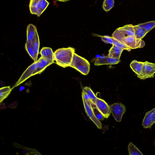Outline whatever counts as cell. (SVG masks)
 <instances>
[{"label":"cell","mask_w":155,"mask_h":155,"mask_svg":"<svg viewBox=\"0 0 155 155\" xmlns=\"http://www.w3.org/2000/svg\"><path fill=\"white\" fill-rule=\"evenodd\" d=\"M69 0H58V1H60V2H66V1H68Z\"/></svg>","instance_id":"obj_32"},{"label":"cell","mask_w":155,"mask_h":155,"mask_svg":"<svg viewBox=\"0 0 155 155\" xmlns=\"http://www.w3.org/2000/svg\"><path fill=\"white\" fill-rule=\"evenodd\" d=\"M95 105L97 109L105 118H108L111 113L110 107L104 100L97 97Z\"/></svg>","instance_id":"obj_10"},{"label":"cell","mask_w":155,"mask_h":155,"mask_svg":"<svg viewBox=\"0 0 155 155\" xmlns=\"http://www.w3.org/2000/svg\"><path fill=\"white\" fill-rule=\"evenodd\" d=\"M134 26L132 24L127 25L117 28L112 34V37L120 41L124 38L134 36Z\"/></svg>","instance_id":"obj_3"},{"label":"cell","mask_w":155,"mask_h":155,"mask_svg":"<svg viewBox=\"0 0 155 155\" xmlns=\"http://www.w3.org/2000/svg\"><path fill=\"white\" fill-rule=\"evenodd\" d=\"M38 68L35 72L33 76L42 72L47 67L52 63L45 59L41 57L38 60Z\"/></svg>","instance_id":"obj_14"},{"label":"cell","mask_w":155,"mask_h":155,"mask_svg":"<svg viewBox=\"0 0 155 155\" xmlns=\"http://www.w3.org/2000/svg\"><path fill=\"white\" fill-rule=\"evenodd\" d=\"M84 75H87L90 71V64L86 59L74 53L70 65Z\"/></svg>","instance_id":"obj_2"},{"label":"cell","mask_w":155,"mask_h":155,"mask_svg":"<svg viewBox=\"0 0 155 155\" xmlns=\"http://www.w3.org/2000/svg\"><path fill=\"white\" fill-rule=\"evenodd\" d=\"M7 107H8L5 105L4 103H1L0 107V109L1 110L6 109L7 108Z\"/></svg>","instance_id":"obj_31"},{"label":"cell","mask_w":155,"mask_h":155,"mask_svg":"<svg viewBox=\"0 0 155 155\" xmlns=\"http://www.w3.org/2000/svg\"><path fill=\"white\" fill-rule=\"evenodd\" d=\"M83 90L88 94L91 101L93 103L95 104L96 100L97 97L95 95L91 89L89 87H85L83 88Z\"/></svg>","instance_id":"obj_25"},{"label":"cell","mask_w":155,"mask_h":155,"mask_svg":"<svg viewBox=\"0 0 155 155\" xmlns=\"http://www.w3.org/2000/svg\"><path fill=\"white\" fill-rule=\"evenodd\" d=\"M144 64V62L133 60L130 63V66L133 71L137 75L141 73Z\"/></svg>","instance_id":"obj_16"},{"label":"cell","mask_w":155,"mask_h":155,"mask_svg":"<svg viewBox=\"0 0 155 155\" xmlns=\"http://www.w3.org/2000/svg\"><path fill=\"white\" fill-rule=\"evenodd\" d=\"M49 4L46 0H30L29 5L30 13L39 17Z\"/></svg>","instance_id":"obj_4"},{"label":"cell","mask_w":155,"mask_h":155,"mask_svg":"<svg viewBox=\"0 0 155 155\" xmlns=\"http://www.w3.org/2000/svg\"><path fill=\"white\" fill-rule=\"evenodd\" d=\"M38 62L37 61L28 66L21 75L12 88V89L22 84L31 77L33 76L34 74L38 68Z\"/></svg>","instance_id":"obj_6"},{"label":"cell","mask_w":155,"mask_h":155,"mask_svg":"<svg viewBox=\"0 0 155 155\" xmlns=\"http://www.w3.org/2000/svg\"><path fill=\"white\" fill-rule=\"evenodd\" d=\"M25 48L31 58L34 60V62L38 60L35 57L32 45V41H27L25 44Z\"/></svg>","instance_id":"obj_21"},{"label":"cell","mask_w":155,"mask_h":155,"mask_svg":"<svg viewBox=\"0 0 155 155\" xmlns=\"http://www.w3.org/2000/svg\"><path fill=\"white\" fill-rule=\"evenodd\" d=\"M128 150L130 155H143L139 150L131 142L128 144Z\"/></svg>","instance_id":"obj_22"},{"label":"cell","mask_w":155,"mask_h":155,"mask_svg":"<svg viewBox=\"0 0 155 155\" xmlns=\"http://www.w3.org/2000/svg\"><path fill=\"white\" fill-rule=\"evenodd\" d=\"M39 53L41 57L51 62L52 64L54 62V52L52 49L49 47H43Z\"/></svg>","instance_id":"obj_13"},{"label":"cell","mask_w":155,"mask_h":155,"mask_svg":"<svg viewBox=\"0 0 155 155\" xmlns=\"http://www.w3.org/2000/svg\"><path fill=\"white\" fill-rule=\"evenodd\" d=\"M134 36L138 39H142L148 32L144 28L140 27L138 25L134 27Z\"/></svg>","instance_id":"obj_18"},{"label":"cell","mask_w":155,"mask_h":155,"mask_svg":"<svg viewBox=\"0 0 155 155\" xmlns=\"http://www.w3.org/2000/svg\"><path fill=\"white\" fill-rule=\"evenodd\" d=\"M82 98L84 107L87 114L97 127L99 129H101L102 127L101 123L100 120L96 117L93 110L92 104L93 103L91 102H87L84 98Z\"/></svg>","instance_id":"obj_9"},{"label":"cell","mask_w":155,"mask_h":155,"mask_svg":"<svg viewBox=\"0 0 155 155\" xmlns=\"http://www.w3.org/2000/svg\"><path fill=\"white\" fill-rule=\"evenodd\" d=\"M82 98H84L87 102L93 103L88 94L83 90L82 91Z\"/></svg>","instance_id":"obj_29"},{"label":"cell","mask_w":155,"mask_h":155,"mask_svg":"<svg viewBox=\"0 0 155 155\" xmlns=\"http://www.w3.org/2000/svg\"><path fill=\"white\" fill-rule=\"evenodd\" d=\"M74 51V48L71 47L60 48L56 50L54 54L56 64L63 68L70 66Z\"/></svg>","instance_id":"obj_1"},{"label":"cell","mask_w":155,"mask_h":155,"mask_svg":"<svg viewBox=\"0 0 155 155\" xmlns=\"http://www.w3.org/2000/svg\"><path fill=\"white\" fill-rule=\"evenodd\" d=\"M37 31L36 27L32 24H30L27 27V41H32Z\"/></svg>","instance_id":"obj_17"},{"label":"cell","mask_w":155,"mask_h":155,"mask_svg":"<svg viewBox=\"0 0 155 155\" xmlns=\"http://www.w3.org/2000/svg\"><path fill=\"white\" fill-rule=\"evenodd\" d=\"M32 45L36 58L37 59L40 46L39 38L37 31L36 32L34 38L32 41Z\"/></svg>","instance_id":"obj_19"},{"label":"cell","mask_w":155,"mask_h":155,"mask_svg":"<svg viewBox=\"0 0 155 155\" xmlns=\"http://www.w3.org/2000/svg\"><path fill=\"white\" fill-rule=\"evenodd\" d=\"M120 61V59L114 58L109 56H102L95 58L94 64L99 66L105 64H115Z\"/></svg>","instance_id":"obj_12"},{"label":"cell","mask_w":155,"mask_h":155,"mask_svg":"<svg viewBox=\"0 0 155 155\" xmlns=\"http://www.w3.org/2000/svg\"><path fill=\"white\" fill-rule=\"evenodd\" d=\"M18 105V101H15L14 102L8 105V107L14 109L16 108Z\"/></svg>","instance_id":"obj_30"},{"label":"cell","mask_w":155,"mask_h":155,"mask_svg":"<svg viewBox=\"0 0 155 155\" xmlns=\"http://www.w3.org/2000/svg\"><path fill=\"white\" fill-rule=\"evenodd\" d=\"M138 25L140 27L144 28L148 32H149L155 27V21H150L139 24Z\"/></svg>","instance_id":"obj_23"},{"label":"cell","mask_w":155,"mask_h":155,"mask_svg":"<svg viewBox=\"0 0 155 155\" xmlns=\"http://www.w3.org/2000/svg\"><path fill=\"white\" fill-rule=\"evenodd\" d=\"M155 73V63L146 61L144 62L141 73L137 76L140 79L144 80L147 78H153Z\"/></svg>","instance_id":"obj_5"},{"label":"cell","mask_w":155,"mask_h":155,"mask_svg":"<svg viewBox=\"0 0 155 155\" xmlns=\"http://www.w3.org/2000/svg\"><path fill=\"white\" fill-rule=\"evenodd\" d=\"M155 123V107L147 112L143 119L142 125L145 128H151Z\"/></svg>","instance_id":"obj_11"},{"label":"cell","mask_w":155,"mask_h":155,"mask_svg":"<svg viewBox=\"0 0 155 155\" xmlns=\"http://www.w3.org/2000/svg\"><path fill=\"white\" fill-rule=\"evenodd\" d=\"M123 50L113 44L109 51L108 56L114 58L120 59Z\"/></svg>","instance_id":"obj_15"},{"label":"cell","mask_w":155,"mask_h":155,"mask_svg":"<svg viewBox=\"0 0 155 155\" xmlns=\"http://www.w3.org/2000/svg\"><path fill=\"white\" fill-rule=\"evenodd\" d=\"M113 39L114 41L113 44L115 45L123 50H125L129 51H130L131 49L127 47L121 41L117 40L113 37Z\"/></svg>","instance_id":"obj_26"},{"label":"cell","mask_w":155,"mask_h":155,"mask_svg":"<svg viewBox=\"0 0 155 155\" xmlns=\"http://www.w3.org/2000/svg\"><path fill=\"white\" fill-rule=\"evenodd\" d=\"M130 49L142 48L145 44L142 39L137 38L134 36H130L122 39L120 41Z\"/></svg>","instance_id":"obj_7"},{"label":"cell","mask_w":155,"mask_h":155,"mask_svg":"<svg viewBox=\"0 0 155 155\" xmlns=\"http://www.w3.org/2000/svg\"><path fill=\"white\" fill-rule=\"evenodd\" d=\"M111 112L116 120L121 121L123 114L126 111L125 106L121 103H115L110 106Z\"/></svg>","instance_id":"obj_8"},{"label":"cell","mask_w":155,"mask_h":155,"mask_svg":"<svg viewBox=\"0 0 155 155\" xmlns=\"http://www.w3.org/2000/svg\"><path fill=\"white\" fill-rule=\"evenodd\" d=\"M114 0H104L103 2L102 7L106 12L110 11L114 6Z\"/></svg>","instance_id":"obj_24"},{"label":"cell","mask_w":155,"mask_h":155,"mask_svg":"<svg viewBox=\"0 0 155 155\" xmlns=\"http://www.w3.org/2000/svg\"><path fill=\"white\" fill-rule=\"evenodd\" d=\"M94 36H97L101 38L102 41L106 43L113 44L114 41L112 37H110L108 36H102L96 34H94Z\"/></svg>","instance_id":"obj_28"},{"label":"cell","mask_w":155,"mask_h":155,"mask_svg":"<svg viewBox=\"0 0 155 155\" xmlns=\"http://www.w3.org/2000/svg\"><path fill=\"white\" fill-rule=\"evenodd\" d=\"M92 107L94 113L96 117L100 120H103L105 117L97 109L95 105L93 103H92Z\"/></svg>","instance_id":"obj_27"},{"label":"cell","mask_w":155,"mask_h":155,"mask_svg":"<svg viewBox=\"0 0 155 155\" xmlns=\"http://www.w3.org/2000/svg\"><path fill=\"white\" fill-rule=\"evenodd\" d=\"M12 88L9 86L1 87L0 89V102H2L10 94Z\"/></svg>","instance_id":"obj_20"}]
</instances>
